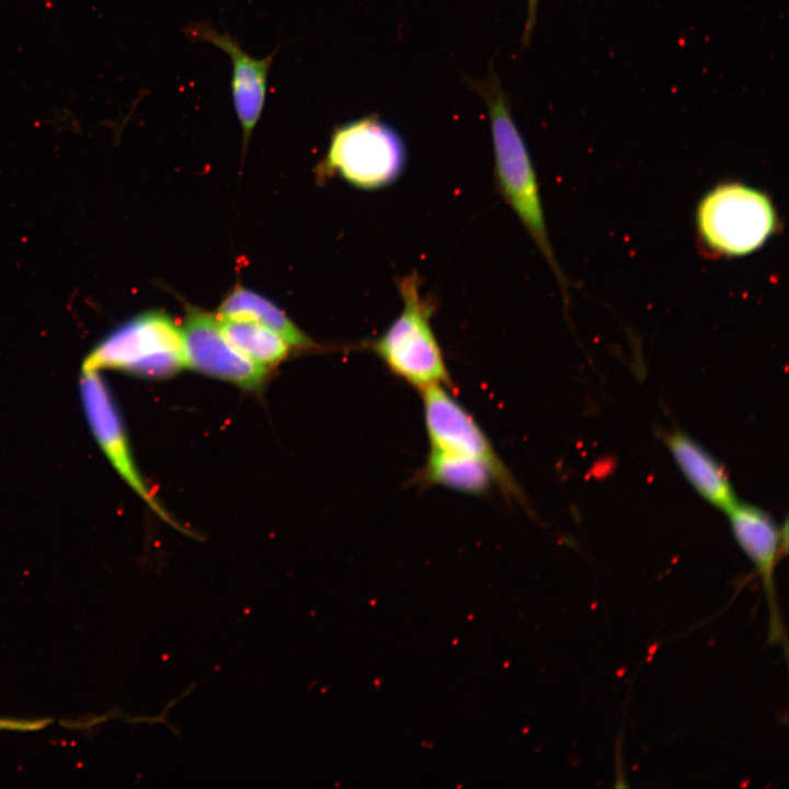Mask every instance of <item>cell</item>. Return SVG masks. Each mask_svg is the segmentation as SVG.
<instances>
[{"instance_id":"8fae6325","label":"cell","mask_w":789,"mask_h":789,"mask_svg":"<svg viewBox=\"0 0 789 789\" xmlns=\"http://www.w3.org/2000/svg\"><path fill=\"white\" fill-rule=\"evenodd\" d=\"M666 445L694 489L713 506L728 511L735 495L723 467L697 442L682 432L666 435Z\"/></svg>"},{"instance_id":"7a4b0ae2","label":"cell","mask_w":789,"mask_h":789,"mask_svg":"<svg viewBox=\"0 0 789 789\" xmlns=\"http://www.w3.org/2000/svg\"><path fill=\"white\" fill-rule=\"evenodd\" d=\"M498 191L552 268L565 296V278L554 258L535 167L514 121L506 98L494 87L485 89Z\"/></svg>"},{"instance_id":"2e32d148","label":"cell","mask_w":789,"mask_h":789,"mask_svg":"<svg viewBox=\"0 0 789 789\" xmlns=\"http://www.w3.org/2000/svg\"><path fill=\"white\" fill-rule=\"evenodd\" d=\"M537 0H528L529 3V11H531L535 8V3Z\"/></svg>"},{"instance_id":"6da1fadb","label":"cell","mask_w":789,"mask_h":789,"mask_svg":"<svg viewBox=\"0 0 789 789\" xmlns=\"http://www.w3.org/2000/svg\"><path fill=\"white\" fill-rule=\"evenodd\" d=\"M396 286L402 308L370 343L371 351L395 376L421 391L448 386L450 376L432 327L436 298L422 290L416 271L397 277Z\"/></svg>"},{"instance_id":"4fadbf2b","label":"cell","mask_w":789,"mask_h":789,"mask_svg":"<svg viewBox=\"0 0 789 789\" xmlns=\"http://www.w3.org/2000/svg\"><path fill=\"white\" fill-rule=\"evenodd\" d=\"M423 476L430 483L468 494H482L493 483L500 485L496 472L487 462L433 447L430 449Z\"/></svg>"},{"instance_id":"ba28073f","label":"cell","mask_w":789,"mask_h":789,"mask_svg":"<svg viewBox=\"0 0 789 789\" xmlns=\"http://www.w3.org/2000/svg\"><path fill=\"white\" fill-rule=\"evenodd\" d=\"M186 366L243 389L263 386L268 367L252 362L222 334L218 318L188 306L182 328Z\"/></svg>"},{"instance_id":"9c48e42d","label":"cell","mask_w":789,"mask_h":789,"mask_svg":"<svg viewBox=\"0 0 789 789\" xmlns=\"http://www.w3.org/2000/svg\"><path fill=\"white\" fill-rule=\"evenodd\" d=\"M727 513L739 546L762 578L769 614L768 642L782 644L786 650L787 638L776 598L774 573L787 533L782 534L769 515L750 504L736 502Z\"/></svg>"},{"instance_id":"277c9868","label":"cell","mask_w":789,"mask_h":789,"mask_svg":"<svg viewBox=\"0 0 789 789\" xmlns=\"http://www.w3.org/2000/svg\"><path fill=\"white\" fill-rule=\"evenodd\" d=\"M186 367L182 329L165 313H141L110 332L88 354L82 370L112 369L165 378Z\"/></svg>"},{"instance_id":"5bb4252c","label":"cell","mask_w":789,"mask_h":789,"mask_svg":"<svg viewBox=\"0 0 789 789\" xmlns=\"http://www.w3.org/2000/svg\"><path fill=\"white\" fill-rule=\"evenodd\" d=\"M218 322L229 343L254 363L268 367L288 355L289 344L258 322L229 318H218Z\"/></svg>"},{"instance_id":"9a60e30c","label":"cell","mask_w":789,"mask_h":789,"mask_svg":"<svg viewBox=\"0 0 789 789\" xmlns=\"http://www.w3.org/2000/svg\"><path fill=\"white\" fill-rule=\"evenodd\" d=\"M52 723L48 718L44 719H15L0 718V731L31 732L45 729Z\"/></svg>"},{"instance_id":"7c38bea8","label":"cell","mask_w":789,"mask_h":789,"mask_svg":"<svg viewBox=\"0 0 789 789\" xmlns=\"http://www.w3.org/2000/svg\"><path fill=\"white\" fill-rule=\"evenodd\" d=\"M218 318L258 322L281 335L290 346L309 348L313 341L273 301L241 285H236L218 309Z\"/></svg>"},{"instance_id":"30bf717a","label":"cell","mask_w":789,"mask_h":789,"mask_svg":"<svg viewBox=\"0 0 789 789\" xmlns=\"http://www.w3.org/2000/svg\"><path fill=\"white\" fill-rule=\"evenodd\" d=\"M185 33L216 46L229 56L232 66V102L247 145L265 104L267 77L276 52L264 58H255L229 33L217 31L205 23H194L186 27Z\"/></svg>"},{"instance_id":"5b68a950","label":"cell","mask_w":789,"mask_h":789,"mask_svg":"<svg viewBox=\"0 0 789 789\" xmlns=\"http://www.w3.org/2000/svg\"><path fill=\"white\" fill-rule=\"evenodd\" d=\"M408 151L401 135L376 115L336 127L322 162L324 175H340L365 191L385 188L403 174Z\"/></svg>"},{"instance_id":"8992f818","label":"cell","mask_w":789,"mask_h":789,"mask_svg":"<svg viewBox=\"0 0 789 789\" xmlns=\"http://www.w3.org/2000/svg\"><path fill=\"white\" fill-rule=\"evenodd\" d=\"M79 389L91 432L115 471L155 513L178 527L139 473L121 414L100 371L82 370Z\"/></svg>"},{"instance_id":"52a82bcc","label":"cell","mask_w":789,"mask_h":789,"mask_svg":"<svg viewBox=\"0 0 789 789\" xmlns=\"http://www.w3.org/2000/svg\"><path fill=\"white\" fill-rule=\"evenodd\" d=\"M422 390L424 423L433 448L474 457L487 462L498 474L500 487L518 496L516 482L472 415L445 388Z\"/></svg>"},{"instance_id":"3957f363","label":"cell","mask_w":789,"mask_h":789,"mask_svg":"<svg viewBox=\"0 0 789 789\" xmlns=\"http://www.w3.org/2000/svg\"><path fill=\"white\" fill-rule=\"evenodd\" d=\"M696 225L704 248L724 256H742L762 248L778 227L770 197L739 182L721 183L701 198Z\"/></svg>"}]
</instances>
